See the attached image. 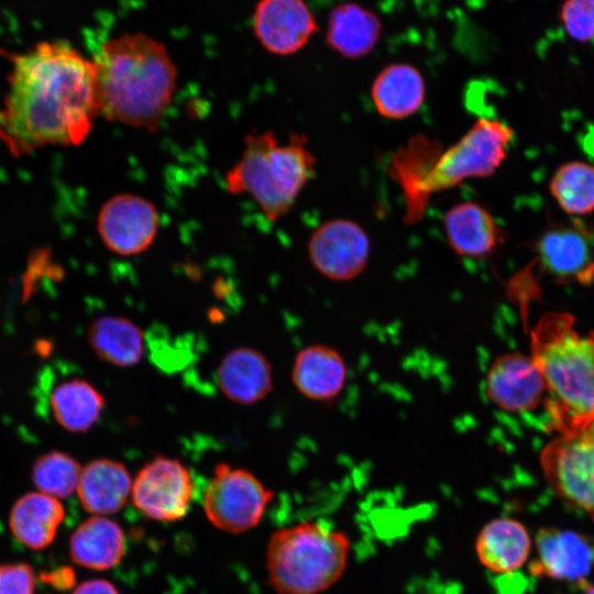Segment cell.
<instances>
[{
    "mask_svg": "<svg viewBox=\"0 0 594 594\" xmlns=\"http://www.w3.org/2000/svg\"><path fill=\"white\" fill-rule=\"evenodd\" d=\"M253 30L264 48L284 56L301 50L318 28L304 0H260Z\"/></svg>",
    "mask_w": 594,
    "mask_h": 594,
    "instance_id": "9a60e30c",
    "label": "cell"
},
{
    "mask_svg": "<svg viewBox=\"0 0 594 594\" xmlns=\"http://www.w3.org/2000/svg\"><path fill=\"white\" fill-rule=\"evenodd\" d=\"M69 546L73 561L92 570L117 565L125 552L122 529L99 515L88 518L74 531Z\"/></svg>",
    "mask_w": 594,
    "mask_h": 594,
    "instance_id": "7402d4cb",
    "label": "cell"
},
{
    "mask_svg": "<svg viewBox=\"0 0 594 594\" xmlns=\"http://www.w3.org/2000/svg\"><path fill=\"white\" fill-rule=\"evenodd\" d=\"M35 575L25 563L0 564V594H34Z\"/></svg>",
    "mask_w": 594,
    "mask_h": 594,
    "instance_id": "f546056e",
    "label": "cell"
},
{
    "mask_svg": "<svg viewBox=\"0 0 594 594\" xmlns=\"http://www.w3.org/2000/svg\"><path fill=\"white\" fill-rule=\"evenodd\" d=\"M559 15L571 38L579 42L594 40V0H564Z\"/></svg>",
    "mask_w": 594,
    "mask_h": 594,
    "instance_id": "f1b7e54d",
    "label": "cell"
},
{
    "mask_svg": "<svg viewBox=\"0 0 594 594\" xmlns=\"http://www.w3.org/2000/svg\"><path fill=\"white\" fill-rule=\"evenodd\" d=\"M530 550L528 530L512 518L491 520L481 529L475 541L479 561L495 573H512L520 569Z\"/></svg>",
    "mask_w": 594,
    "mask_h": 594,
    "instance_id": "ffe728a7",
    "label": "cell"
},
{
    "mask_svg": "<svg viewBox=\"0 0 594 594\" xmlns=\"http://www.w3.org/2000/svg\"><path fill=\"white\" fill-rule=\"evenodd\" d=\"M350 539L316 521L276 530L268 540V582L278 594H319L343 574Z\"/></svg>",
    "mask_w": 594,
    "mask_h": 594,
    "instance_id": "8992f818",
    "label": "cell"
},
{
    "mask_svg": "<svg viewBox=\"0 0 594 594\" xmlns=\"http://www.w3.org/2000/svg\"><path fill=\"white\" fill-rule=\"evenodd\" d=\"M583 594H594V584L585 583Z\"/></svg>",
    "mask_w": 594,
    "mask_h": 594,
    "instance_id": "d6a6232c",
    "label": "cell"
},
{
    "mask_svg": "<svg viewBox=\"0 0 594 594\" xmlns=\"http://www.w3.org/2000/svg\"><path fill=\"white\" fill-rule=\"evenodd\" d=\"M550 193L566 213H591L594 211V166L583 162L561 165L550 180Z\"/></svg>",
    "mask_w": 594,
    "mask_h": 594,
    "instance_id": "4316f807",
    "label": "cell"
},
{
    "mask_svg": "<svg viewBox=\"0 0 594 594\" xmlns=\"http://www.w3.org/2000/svg\"><path fill=\"white\" fill-rule=\"evenodd\" d=\"M50 407L62 427L73 432H84L99 419L105 408V398L88 382L72 378L59 383L52 391Z\"/></svg>",
    "mask_w": 594,
    "mask_h": 594,
    "instance_id": "484cf974",
    "label": "cell"
},
{
    "mask_svg": "<svg viewBox=\"0 0 594 594\" xmlns=\"http://www.w3.org/2000/svg\"><path fill=\"white\" fill-rule=\"evenodd\" d=\"M88 341L94 352L116 366L138 364L144 353V336L132 321L119 316L96 319L88 329Z\"/></svg>",
    "mask_w": 594,
    "mask_h": 594,
    "instance_id": "d4e9b609",
    "label": "cell"
},
{
    "mask_svg": "<svg viewBox=\"0 0 594 594\" xmlns=\"http://www.w3.org/2000/svg\"><path fill=\"white\" fill-rule=\"evenodd\" d=\"M191 496L190 472L173 458H154L139 471L132 483L134 505L145 516L158 521L183 518L189 509Z\"/></svg>",
    "mask_w": 594,
    "mask_h": 594,
    "instance_id": "30bf717a",
    "label": "cell"
},
{
    "mask_svg": "<svg viewBox=\"0 0 594 594\" xmlns=\"http://www.w3.org/2000/svg\"><path fill=\"white\" fill-rule=\"evenodd\" d=\"M273 498L254 474L220 463L206 490L204 509L213 526L238 534L256 526Z\"/></svg>",
    "mask_w": 594,
    "mask_h": 594,
    "instance_id": "ba28073f",
    "label": "cell"
},
{
    "mask_svg": "<svg viewBox=\"0 0 594 594\" xmlns=\"http://www.w3.org/2000/svg\"><path fill=\"white\" fill-rule=\"evenodd\" d=\"M513 136L506 123L479 118L446 150L425 134L410 138L393 154L388 170L403 191L405 222L420 221L433 194L494 174L506 158Z\"/></svg>",
    "mask_w": 594,
    "mask_h": 594,
    "instance_id": "7a4b0ae2",
    "label": "cell"
},
{
    "mask_svg": "<svg viewBox=\"0 0 594 594\" xmlns=\"http://www.w3.org/2000/svg\"><path fill=\"white\" fill-rule=\"evenodd\" d=\"M217 382L230 400L252 405L271 393L273 371L268 360L257 350L237 348L219 363Z\"/></svg>",
    "mask_w": 594,
    "mask_h": 594,
    "instance_id": "ac0fdd59",
    "label": "cell"
},
{
    "mask_svg": "<svg viewBox=\"0 0 594 594\" xmlns=\"http://www.w3.org/2000/svg\"><path fill=\"white\" fill-rule=\"evenodd\" d=\"M307 138L294 133L283 143L271 131L250 133L224 183L232 195L248 194L271 222L284 217L316 172Z\"/></svg>",
    "mask_w": 594,
    "mask_h": 594,
    "instance_id": "5b68a950",
    "label": "cell"
},
{
    "mask_svg": "<svg viewBox=\"0 0 594 594\" xmlns=\"http://www.w3.org/2000/svg\"><path fill=\"white\" fill-rule=\"evenodd\" d=\"M127 468L111 459L90 461L81 471L77 494L81 506L94 515H110L120 510L132 492Z\"/></svg>",
    "mask_w": 594,
    "mask_h": 594,
    "instance_id": "d6986e66",
    "label": "cell"
},
{
    "mask_svg": "<svg viewBox=\"0 0 594 594\" xmlns=\"http://www.w3.org/2000/svg\"><path fill=\"white\" fill-rule=\"evenodd\" d=\"M72 594H119V592L106 580H90L77 586Z\"/></svg>",
    "mask_w": 594,
    "mask_h": 594,
    "instance_id": "4dcf8cb0",
    "label": "cell"
},
{
    "mask_svg": "<svg viewBox=\"0 0 594 594\" xmlns=\"http://www.w3.org/2000/svg\"><path fill=\"white\" fill-rule=\"evenodd\" d=\"M540 463L550 490L594 521V420L553 438L542 449Z\"/></svg>",
    "mask_w": 594,
    "mask_h": 594,
    "instance_id": "52a82bcc",
    "label": "cell"
},
{
    "mask_svg": "<svg viewBox=\"0 0 594 594\" xmlns=\"http://www.w3.org/2000/svg\"><path fill=\"white\" fill-rule=\"evenodd\" d=\"M100 117L154 132L177 85V69L164 43L144 33L106 41L94 58Z\"/></svg>",
    "mask_w": 594,
    "mask_h": 594,
    "instance_id": "3957f363",
    "label": "cell"
},
{
    "mask_svg": "<svg viewBox=\"0 0 594 594\" xmlns=\"http://www.w3.org/2000/svg\"><path fill=\"white\" fill-rule=\"evenodd\" d=\"M158 226L156 207L133 194L111 197L97 217L101 241L108 250L122 256L138 255L147 250L155 240Z\"/></svg>",
    "mask_w": 594,
    "mask_h": 594,
    "instance_id": "7c38bea8",
    "label": "cell"
},
{
    "mask_svg": "<svg viewBox=\"0 0 594 594\" xmlns=\"http://www.w3.org/2000/svg\"><path fill=\"white\" fill-rule=\"evenodd\" d=\"M64 517V508L56 497L30 493L14 504L10 528L20 542L40 550L52 543Z\"/></svg>",
    "mask_w": 594,
    "mask_h": 594,
    "instance_id": "603a6c76",
    "label": "cell"
},
{
    "mask_svg": "<svg viewBox=\"0 0 594 594\" xmlns=\"http://www.w3.org/2000/svg\"><path fill=\"white\" fill-rule=\"evenodd\" d=\"M47 576L53 585H56L57 587H66V585H70L74 581L73 572L67 569L58 571L56 570Z\"/></svg>",
    "mask_w": 594,
    "mask_h": 594,
    "instance_id": "1f68e13d",
    "label": "cell"
},
{
    "mask_svg": "<svg viewBox=\"0 0 594 594\" xmlns=\"http://www.w3.org/2000/svg\"><path fill=\"white\" fill-rule=\"evenodd\" d=\"M442 220L448 244L459 256L484 258L503 242V233L492 213L475 201L453 205Z\"/></svg>",
    "mask_w": 594,
    "mask_h": 594,
    "instance_id": "e0dca14e",
    "label": "cell"
},
{
    "mask_svg": "<svg viewBox=\"0 0 594 594\" xmlns=\"http://www.w3.org/2000/svg\"><path fill=\"white\" fill-rule=\"evenodd\" d=\"M530 352L546 382L550 430L566 436L594 420V332L581 336L571 314L547 312L530 331Z\"/></svg>",
    "mask_w": 594,
    "mask_h": 594,
    "instance_id": "277c9868",
    "label": "cell"
},
{
    "mask_svg": "<svg viewBox=\"0 0 594 594\" xmlns=\"http://www.w3.org/2000/svg\"><path fill=\"white\" fill-rule=\"evenodd\" d=\"M381 22L375 14L355 3L336 7L329 16L327 43L345 58L367 55L381 34Z\"/></svg>",
    "mask_w": 594,
    "mask_h": 594,
    "instance_id": "cb8c5ba5",
    "label": "cell"
},
{
    "mask_svg": "<svg viewBox=\"0 0 594 594\" xmlns=\"http://www.w3.org/2000/svg\"><path fill=\"white\" fill-rule=\"evenodd\" d=\"M426 96L420 72L409 64H392L374 79L371 87L373 105L380 116L403 120L416 113Z\"/></svg>",
    "mask_w": 594,
    "mask_h": 594,
    "instance_id": "44dd1931",
    "label": "cell"
},
{
    "mask_svg": "<svg viewBox=\"0 0 594 594\" xmlns=\"http://www.w3.org/2000/svg\"><path fill=\"white\" fill-rule=\"evenodd\" d=\"M81 471L79 463L70 455L50 452L34 463L32 480L41 493L67 497L77 490Z\"/></svg>",
    "mask_w": 594,
    "mask_h": 594,
    "instance_id": "83f0119b",
    "label": "cell"
},
{
    "mask_svg": "<svg viewBox=\"0 0 594 594\" xmlns=\"http://www.w3.org/2000/svg\"><path fill=\"white\" fill-rule=\"evenodd\" d=\"M0 108V141L20 157L47 145L81 144L100 118L96 66L66 41L12 57Z\"/></svg>",
    "mask_w": 594,
    "mask_h": 594,
    "instance_id": "6da1fadb",
    "label": "cell"
},
{
    "mask_svg": "<svg viewBox=\"0 0 594 594\" xmlns=\"http://www.w3.org/2000/svg\"><path fill=\"white\" fill-rule=\"evenodd\" d=\"M537 557L529 564L535 576L585 584L594 566V542L581 532L543 527L536 538Z\"/></svg>",
    "mask_w": 594,
    "mask_h": 594,
    "instance_id": "5bb4252c",
    "label": "cell"
},
{
    "mask_svg": "<svg viewBox=\"0 0 594 594\" xmlns=\"http://www.w3.org/2000/svg\"><path fill=\"white\" fill-rule=\"evenodd\" d=\"M292 381L306 398L330 403L339 397L348 381L343 355L334 348L316 343L299 350L292 367Z\"/></svg>",
    "mask_w": 594,
    "mask_h": 594,
    "instance_id": "2e32d148",
    "label": "cell"
},
{
    "mask_svg": "<svg viewBox=\"0 0 594 594\" xmlns=\"http://www.w3.org/2000/svg\"><path fill=\"white\" fill-rule=\"evenodd\" d=\"M308 256L326 278L349 282L363 273L370 257V239L365 230L349 219L322 222L311 233Z\"/></svg>",
    "mask_w": 594,
    "mask_h": 594,
    "instance_id": "8fae6325",
    "label": "cell"
},
{
    "mask_svg": "<svg viewBox=\"0 0 594 594\" xmlns=\"http://www.w3.org/2000/svg\"><path fill=\"white\" fill-rule=\"evenodd\" d=\"M540 268L559 284L594 280V228L578 220L551 223L535 242Z\"/></svg>",
    "mask_w": 594,
    "mask_h": 594,
    "instance_id": "9c48e42d",
    "label": "cell"
},
{
    "mask_svg": "<svg viewBox=\"0 0 594 594\" xmlns=\"http://www.w3.org/2000/svg\"><path fill=\"white\" fill-rule=\"evenodd\" d=\"M491 403L508 413L537 408L546 398V382L531 356L505 353L491 364L485 380Z\"/></svg>",
    "mask_w": 594,
    "mask_h": 594,
    "instance_id": "4fadbf2b",
    "label": "cell"
}]
</instances>
